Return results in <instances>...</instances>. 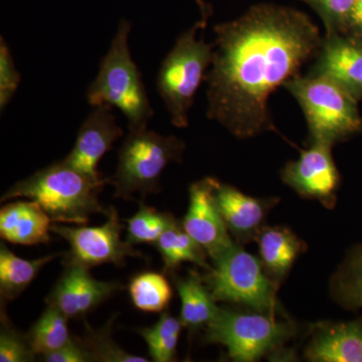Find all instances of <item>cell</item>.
I'll list each match as a JSON object with an SVG mask.
<instances>
[{
	"label": "cell",
	"mask_w": 362,
	"mask_h": 362,
	"mask_svg": "<svg viewBox=\"0 0 362 362\" xmlns=\"http://www.w3.org/2000/svg\"><path fill=\"white\" fill-rule=\"evenodd\" d=\"M107 218L108 221L99 226H69L57 223L52 226V233L63 238L70 245V250L64 256L63 265L76 264L88 269L103 264L124 266L129 257H142L141 252L121 238L124 226L114 207H110Z\"/></svg>",
	"instance_id": "cell-9"
},
{
	"label": "cell",
	"mask_w": 362,
	"mask_h": 362,
	"mask_svg": "<svg viewBox=\"0 0 362 362\" xmlns=\"http://www.w3.org/2000/svg\"><path fill=\"white\" fill-rule=\"evenodd\" d=\"M206 25L199 21L181 33L157 74V90L175 127L188 125L195 93L206 80V69L213 62L214 44L197 39V32Z\"/></svg>",
	"instance_id": "cell-6"
},
{
	"label": "cell",
	"mask_w": 362,
	"mask_h": 362,
	"mask_svg": "<svg viewBox=\"0 0 362 362\" xmlns=\"http://www.w3.org/2000/svg\"><path fill=\"white\" fill-rule=\"evenodd\" d=\"M59 254L35 259H25L16 256L6 246L0 247V297L2 304L13 301L25 291L37 277L40 270Z\"/></svg>",
	"instance_id": "cell-20"
},
{
	"label": "cell",
	"mask_w": 362,
	"mask_h": 362,
	"mask_svg": "<svg viewBox=\"0 0 362 362\" xmlns=\"http://www.w3.org/2000/svg\"><path fill=\"white\" fill-rule=\"evenodd\" d=\"M197 2V6L199 7V11H201L202 13V23H206L209 20V14H211V8H209V6L204 1V0H194Z\"/></svg>",
	"instance_id": "cell-33"
},
{
	"label": "cell",
	"mask_w": 362,
	"mask_h": 362,
	"mask_svg": "<svg viewBox=\"0 0 362 362\" xmlns=\"http://www.w3.org/2000/svg\"><path fill=\"white\" fill-rule=\"evenodd\" d=\"M216 182V178L206 177L190 185L187 213L181 221L213 262L235 244L214 201Z\"/></svg>",
	"instance_id": "cell-11"
},
{
	"label": "cell",
	"mask_w": 362,
	"mask_h": 362,
	"mask_svg": "<svg viewBox=\"0 0 362 362\" xmlns=\"http://www.w3.org/2000/svg\"><path fill=\"white\" fill-rule=\"evenodd\" d=\"M311 73L329 78L354 97L362 95V44L339 33L326 35Z\"/></svg>",
	"instance_id": "cell-15"
},
{
	"label": "cell",
	"mask_w": 362,
	"mask_h": 362,
	"mask_svg": "<svg viewBox=\"0 0 362 362\" xmlns=\"http://www.w3.org/2000/svg\"><path fill=\"white\" fill-rule=\"evenodd\" d=\"M52 223L37 202H16L0 211V235L6 242L21 246L49 244Z\"/></svg>",
	"instance_id": "cell-17"
},
{
	"label": "cell",
	"mask_w": 362,
	"mask_h": 362,
	"mask_svg": "<svg viewBox=\"0 0 362 362\" xmlns=\"http://www.w3.org/2000/svg\"><path fill=\"white\" fill-rule=\"evenodd\" d=\"M123 130L116 123L109 105L94 107L78 129L73 149L63 161L98 181L105 180L98 171V163L110 151L114 142L122 137Z\"/></svg>",
	"instance_id": "cell-13"
},
{
	"label": "cell",
	"mask_w": 362,
	"mask_h": 362,
	"mask_svg": "<svg viewBox=\"0 0 362 362\" xmlns=\"http://www.w3.org/2000/svg\"><path fill=\"white\" fill-rule=\"evenodd\" d=\"M214 201L226 228L238 244L256 240L264 228L267 216L277 199H257L243 194L232 185L218 180L214 188Z\"/></svg>",
	"instance_id": "cell-14"
},
{
	"label": "cell",
	"mask_w": 362,
	"mask_h": 362,
	"mask_svg": "<svg viewBox=\"0 0 362 362\" xmlns=\"http://www.w3.org/2000/svg\"><path fill=\"white\" fill-rule=\"evenodd\" d=\"M115 317L99 329L90 328L87 324L86 334L78 337L80 341L89 352L93 362H148L145 357L134 356L121 349L112 339V325Z\"/></svg>",
	"instance_id": "cell-27"
},
{
	"label": "cell",
	"mask_w": 362,
	"mask_h": 362,
	"mask_svg": "<svg viewBox=\"0 0 362 362\" xmlns=\"http://www.w3.org/2000/svg\"><path fill=\"white\" fill-rule=\"evenodd\" d=\"M213 263L202 279L214 301L244 305L273 315L280 313L279 283L269 277L258 258L238 243Z\"/></svg>",
	"instance_id": "cell-7"
},
{
	"label": "cell",
	"mask_w": 362,
	"mask_h": 362,
	"mask_svg": "<svg viewBox=\"0 0 362 362\" xmlns=\"http://www.w3.org/2000/svg\"><path fill=\"white\" fill-rule=\"evenodd\" d=\"M65 270L45 299L69 319L84 318L102 302L123 289L117 282L98 281L86 267L66 264Z\"/></svg>",
	"instance_id": "cell-12"
},
{
	"label": "cell",
	"mask_w": 362,
	"mask_h": 362,
	"mask_svg": "<svg viewBox=\"0 0 362 362\" xmlns=\"http://www.w3.org/2000/svg\"><path fill=\"white\" fill-rule=\"evenodd\" d=\"M331 290L335 301L346 309L362 307V246L349 255L333 276Z\"/></svg>",
	"instance_id": "cell-25"
},
{
	"label": "cell",
	"mask_w": 362,
	"mask_h": 362,
	"mask_svg": "<svg viewBox=\"0 0 362 362\" xmlns=\"http://www.w3.org/2000/svg\"><path fill=\"white\" fill-rule=\"evenodd\" d=\"M177 221L169 213H161L153 207L140 202L139 211L126 220L127 223V240L131 245L152 244L161 237Z\"/></svg>",
	"instance_id": "cell-26"
},
{
	"label": "cell",
	"mask_w": 362,
	"mask_h": 362,
	"mask_svg": "<svg viewBox=\"0 0 362 362\" xmlns=\"http://www.w3.org/2000/svg\"><path fill=\"white\" fill-rule=\"evenodd\" d=\"M129 21L121 20L108 52L102 59L96 78L88 88L90 106L116 107L127 118L129 129L147 128L153 116L142 75L131 57Z\"/></svg>",
	"instance_id": "cell-3"
},
{
	"label": "cell",
	"mask_w": 362,
	"mask_h": 362,
	"mask_svg": "<svg viewBox=\"0 0 362 362\" xmlns=\"http://www.w3.org/2000/svg\"><path fill=\"white\" fill-rule=\"evenodd\" d=\"M284 87L304 112L311 142L333 145L362 129L356 97L329 78L312 73L298 75Z\"/></svg>",
	"instance_id": "cell-4"
},
{
	"label": "cell",
	"mask_w": 362,
	"mask_h": 362,
	"mask_svg": "<svg viewBox=\"0 0 362 362\" xmlns=\"http://www.w3.org/2000/svg\"><path fill=\"white\" fill-rule=\"evenodd\" d=\"M346 28L358 37H362V0L354 1Z\"/></svg>",
	"instance_id": "cell-32"
},
{
	"label": "cell",
	"mask_w": 362,
	"mask_h": 362,
	"mask_svg": "<svg viewBox=\"0 0 362 362\" xmlns=\"http://www.w3.org/2000/svg\"><path fill=\"white\" fill-rule=\"evenodd\" d=\"M256 240L259 261L269 277L277 283L289 273L305 247L303 240L283 226H264Z\"/></svg>",
	"instance_id": "cell-18"
},
{
	"label": "cell",
	"mask_w": 362,
	"mask_h": 362,
	"mask_svg": "<svg viewBox=\"0 0 362 362\" xmlns=\"http://www.w3.org/2000/svg\"><path fill=\"white\" fill-rule=\"evenodd\" d=\"M153 246L163 261L164 273L173 274L182 263H192L206 271L211 268L206 261V252L178 221L162 233Z\"/></svg>",
	"instance_id": "cell-21"
},
{
	"label": "cell",
	"mask_w": 362,
	"mask_h": 362,
	"mask_svg": "<svg viewBox=\"0 0 362 362\" xmlns=\"http://www.w3.org/2000/svg\"><path fill=\"white\" fill-rule=\"evenodd\" d=\"M108 182L93 180L62 160L18 181L2 195L1 202L26 197L37 202L52 223L83 226L92 214L108 216L110 207L104 209L99 202Z\"/></svg>",
	"instance_id": "cell-2"
},
{
	"label": "cell",
	"mask_w": 362,
	"mask_h": 362,
	"mask_svg": "<svg viewBox=\"0 0 362 362\" xmlns=\"http://www.w3.org/2000/svg\"><path fill=\"white\" fill-rule=\"evenodd\" d=\"M214 33L207 117L240 139L276 130L269 98L320 51L319 28L301 11L264 4Z\"/></svg>",
	"instance_id": "cell-1"
},
{
	"label": "cell",
	"mask_w": 362,
	"mask_h": 362,
	"mask_svg": "<svg viewBox=\"0 0 362 362\" xmlns=\"http://www.w3.org/2000/svg\"><path fill=\"white\" fill-rule=\"evenodd\" d=\"M37 354L33 351L28 337L21 334L9 322L7 317L1 316L0 331V361L30 362Z\"/></svg>",
	"instance_id": "cell-28"
},
{
	"label": "cell",
	"mask_w": 362,
	"mask_h": 362,
	"mask_svg": "<svg viewBox=\"0 0 362 362\" xmlns=\"http://www.w3.org/2000/svg\"><path fill=\"white\" fill-rule=\"evenodd\" d=\"M305 356L314 362H362V319L318 324Z\"/></svg>",
	"instance_id": "cell-16"
},
{
	"label": "cell",
	"mask_w": 362,
	"mask_h": 362,
	"mask_svg": "<svg viewBox=\"0 0 362 362\" xmlns=\"http://www.w3.org/2000/svg\"><path fill=\"white\" fill-rule=\"evenodd\" d=\"M175 287L181 300L180 319L190 332L204 330L216 315V306L202 276L192 271L185 277L175 279Z\"/></svg>",
	"instance_id": "cell-19"
},
{
	"label": "cell",
	"mask_w": 362,
	"mask_h": 362,
	"mask_svg": "<svg viewBox=\"0 0 362 362\" xmlns=\"http://www.w3.org/2000/svg\"><path fill=\"white\" fill-rule=\"evenodd\" d=\"M42 358L47 362H92L89 352L77 337H71L70 341L56 351L45 354Z\"/></svg>",
	"instance_id": "cell-31"
},
{
	"label": "cell",
	"mask_w": 362,
	"mask_h": 362,
	"mask_svg": "<svg viewBox=\"0 0 362 362\" xmlns=\"http://www.w3.org/2000/svg\"><path fill=\"white\" fill-rule=\"evenodd\" d=\"M129 294L136 308L157 313L165 311L173 291L168 278L156 272H144L131 279Z\"/></svg>",
	"instance_id": "cell-23"
},
{
	"label": "cell",
	"mask_w": 362,
	"mask_h": 362,
	"mask_svg": "<svg viewBox=\"0 0 362 362\" xmlns=\"http://www.w3.org/2000/svg\"><path fill=\"white\" fill-rule=\"evenodd\" d=\"M183 325L180 319L163 311L160 318L151 327L139 328L137 332L148 346V354L156 362L176 361V349Z\"/></svg>",
	"instance_id": "cell-24"
},
{
	"label": "cell",
	"mask_w": 362,
	"mask_h": 362,
	"mask_svg": "<svg viewBox=\"0 0 362 362\" xmlns=\"http://www.w3.org/2000/svg\"><path fill=\"white\" fill-rule=\"evenodd\" d=\"M21 83L13 56L4 37L0 39V109L4 111L11 101Z\"/></svg>",
	"instance_id": "cell-30"
},
{
	"label": "cell",
	"mask_w": 362,
	"mask_h": 362,
	"mask_svg": "<svg viewBox=\"0 0 362 362\" xmlns=\"http://www.w3.org/2000/svg\"><path fill=\"white\" fill-rule=\"evenodd\" d=\"M332 146L312 141L308 149L302 150L297 160L288 162L281 171L282 180L300 197L315 199L327 209L335 206L340 181L331 154Z\"/></svg>",
	"instance_id": "cell-10"
},
{
	"label": "cell",
	"mask_w": 362,
	"mask_h": 362,
	"mask_svg": "<svg viewBox=\"0 0 362 362\" xmlns=\"http://www.w3.org/2000/svg\"><path fill=\"white\" fill-rule=\"evenodd\" d=\"M318 13L326 28V35L346 28L356 0H301Z\"/></svg>",
	"instance_id": "cell-29"
},
{
	"label": "cell",
	"mask_w": 362,
	"mask_h": 362,
	"mask_svg": "<svg viewBox=\"0 0 362 362\" xmlns=\"http://www.w3.org/2000/svg\"><path fill=\"white\" fill-rule=\"evenodd\" d=\"M204 332V341L225 346L233 361L252 362L282 349L294 337L295 325L278 320L273 314L245 313L220 307Z\"/></svg>",
	"instance_id": "cell-8"
},
{
	"label": "cell",
	"mask_w": 362,
	"mask_h": 362,
	"mask_svg": "<svg viewBox=\"0 0 362 362\" xmlns=\"http://www.w3.org/2000/svg\"><path fill=\"white\" fill-rule=\"evenodd\" d=\"M185 144L175 136H163L148 130H132L119 150L118 166L109 183L117 199H133L136 194H157L160 177L171 162H180Z\"/></svg>",
	"instance_id": "cell-5"
},
{
	"label": "cell",
	"mask_w": 362,
	"mask_h": 362,
	"mask_svg": "<svg viewBox=\"0 0 362 362\" xmlns=\"http://www.w3.org/2000/svg\"><path fill=\"white\" fill-rule=\"evenodd\" d=\"M68 320V317L57 307L47 304L45 310L26 334L33 351L42 356L70 341L73 337L69 330Z\"/></svg>",
	"instance_id": "cell-22"
}]
</instances>
